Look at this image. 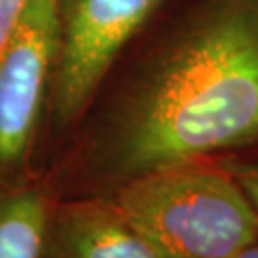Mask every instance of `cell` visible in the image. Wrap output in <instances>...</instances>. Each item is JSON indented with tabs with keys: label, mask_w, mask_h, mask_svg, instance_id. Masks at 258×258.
<instances>
[{
	"label": "cell",
	"mask_w": 258,
	"mask_h": 258,
	"mask_svg": "<svg viewBox=\"0 0 258 258\" xmlns=\"http://www.w3.org/2000/svg\"><path fill=\"white\" fill-rule=\"evenodd\" d=\"M258 146V0H203L144 63L86 151L113 191L149 172Z\"/></svg>",
	"instance_id": "cell-1"
},
{
	"label": "cell",
	"mask_w": 258,
	"mask_h": 258,
	"mask_svg": "<svg viewBox=\"0 0 258 258\" xmlns=\"http://www.w3.org/2000/svg\"><path fill=\"white\" fill-rule=\"evenodd\" d=\"M111 197L161 258H235L258 233V212L222 161L149 172Z\"/></svg>",
	"instance_id": "cell-2"
},
{
	"label": "cell",
	"mask_w": 258,
	"mask_h": 258,
	"mask_svg": "<svg viewBox=\"0 0 258 258\" xmlns=\"http://www.w3.org/2000/svg\"><path fill=\"white\" fill-rule=\"evenodd\" d=\"M163 0H59L52 107L59 126L86 109L124 44Z\"/></svg>",
	"instance_id": "cell-3"
},
{
	"label": "cell",
	"mask_w": 258,
	"mask_h": 258,
	"mask_svg": "<svg viewBox=\"0 0 258 258\" xmlns=\"http://www.w3.org/2000/svg\"><path fill=\"white\" fill-rule=\"evenodd\" d=\"M57 2L29 0L0 59V168L27 153L57 50Z\"/></svg>",
	"instance_id": "cell-4"
},
{
	"label": "cell",
	"mask_w": 258,
	"mask_h": 258,
	"mask_svg": "<svg viewBox=\"0 0 258 258\" xmlns=\"http://www.w3.org/2000/svg\"><path fill=\"white\" fill-rule=\"evenodd\" d=\"M42 258H161L113 197H90L50 212Z\"/></svg>",
	"instance_id": "cell-5"
},
{
	"label": "cell",
	"mask_w": 258,
	"mask_h": 258,
	"mask_svg": "<svg viewBox=\"0 0 258 258\" xmlns=\"http://www.w3.org/2000/svg\"><path fill=\"white\" fill-rule=\"evenodd\" d=\"M48 220V201L37 189L0 197V258H42Z\"/></svg>",
	"instance_id": "cell-6"
},
{
	"label": "cell",
	"mask_w": 258,
	"mask_h": 258,
	"mask_svg": "<svg viewBox=\"0 0 258 258\" xmlns=\"http://www.w3.org/2000/svg\"><path fill=\"white\" fill-rule=\"evenodd\" d=\"M222 165L230 170L233 178L239 182L243 191L247 194L250 203L258 212V157L250 161H235V159H224Z\"/></svg>",
	"instance_id": "cell-7"
},
{
	"label": "cell",
	"mask_w": 258,
	"mask_h": 258,
	"mask_svg": "<svg viewBox=\"0 0 258 258\" xmlns=\"http://www.w3.org/2000/svg\"><path fill=\"white\" fill-rule=\"evenodd\" d=\"M29 0H0V59L16 35Z\"/></svg>",
	"instance_id": "cell-8"
},
{
	"label": "cell",
	"mask_w": 258,
	"mask_h": 258,
	"mask_svg": "<svg viewBox=\"0 0 258 258\" xmlns=\"http://www.w3.org/2000/svg\"><path fill=\"white\" fill-rule=\"evenodd\" d=\"M235 258H258V233L254 239L250 241V243H247V245L235 254Z\"/></svg>",
	"instance_id": "cell-9"
}]
</instances>
